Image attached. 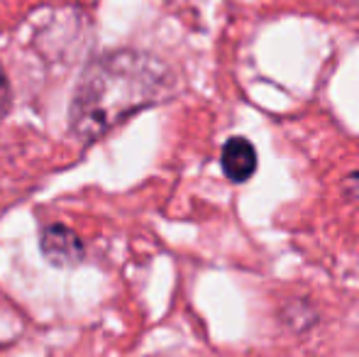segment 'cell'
<instances>
[{
	"mask_svg": "<svg viewBox=\"0 0 359 357\" xmlns=\"http://www.w3.org/2000/svg\"><path fill=\"white\" fill-rule=\"evenodd\" d=\"M176 79L161 59L118 49L83 69L76 83L69 128L81 142H95L135 113L171 98Z\"/></svg>",
	"mask_w": 359,
	"mask_h": 357,
	"instance_id": "cell-1",
	"label": "cell"
},
{
	"mask_svg": "<svg viewBox=\"0 0 359 357\" xmlns=\"http://www.w3.org/2000/svg\"><path fill=\"white\" fill-rule=\"evenodd\" d=\"M39 250H42L44 260L52 267H76L83 262L86 257V245L79 238V233H74L69 225L64 223H49L39 233Z\"/></svg>",
	"mask_w": 359,
	"mask_h": 357,
	"instance_id": "cell-2",
	"label": "cell"
},
{
	"mask_svg": "<svg viewBox=\"0 0 359 357\" xmlns=\"http://www.w3.org/2000/svg\"><path fill=\"white\" fill-rule=\"evenodd\" d=\"M222 172L235 184H245L257 172V152L247 137H230L222 144Z\"/></svg>",
	"mask_w": 359,
	"mask_h": 357,
	"instance_id": "cell-3",
	"label": "cell"
},
{
	"mask_svg": "<svg viewBox=\"0 0 359 357\" xmlns=\"http://www.w3.org/2000/svg\"><path fill=\"white\" fill-rule=\"evenodd\" d=\"M10 103H13V90H10V81H8V74H5L3 64H0V120L8 115Z\"/></svg>",
	"mask_w": 359,
	"mask_h": 357,
	"instance_id": "cell-4",
	"label": "cell"
},
{
	"mask_svg": "<svg viewBox=\"0 0 359 357\" xmlns=\"http://www.w3.org/2000/svg\"><path fill=\"white\" fill-rule=\"evenodd\" d=\"M345 189H347V194H350L352 198H359V172L345 179Z\"/></svg>",
	"mask_w": 359,
	"mask_h": 357,
	"instance_id": "cell-5",
	"label": "cell"
}]
</instances>
